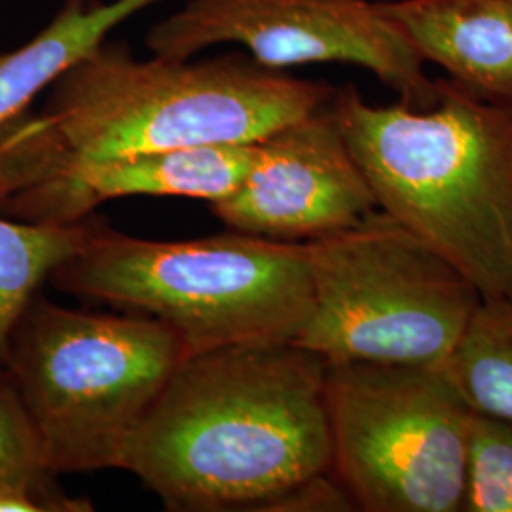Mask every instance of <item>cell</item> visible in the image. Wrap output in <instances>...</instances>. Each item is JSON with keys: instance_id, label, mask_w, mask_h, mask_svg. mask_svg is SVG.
Returning <instances> with one entry per match:
<instances>
[{"instance_id": "1", "label": "cell", "mask_w": 512, "mask_h": 512, "mask_svg": "<svg viewBox=\"0 0 512 512\" xmlns=\"http://www.w3.org/2000/svg\"><path fill=\"white\" fill-rule=\"evenodd\" d=\"M327 366L294 342L186 357L122 469L167 511H348L332 475Z\"/></svg>"}, {"instance_id": "2", "label": "cell", "mask_w": 512, "mask_h": 512, "mask_svg": "<svg viewBox=\"0 0 512 512\" xmlns=\"http://www.w3.org/2000/svg\"><path fill=\"white\" fill-rule=\"evenodd\" d=\"M334 88L232 54L192 61L101 42L0 129V175L209 145H251L329 103Z\"/></svg>"}, {"instance_id": "3", "label": "cell", "mask_w": 512, "mask_h": 512, "mask_svg": "<svg viewBox=\"0 0 512 512\" xmlns=\"http://www.w3.org/2000/svg\"><path fill=\"white\" fill-rule=\"evenodd\" d=\"M378 209L452 262L482 298L512 302V103L440 80L427 109L332 97Z\"/></svg>"}, {"instance_id": "4", "label": "cell", "mask_w": 512, "mask_h": 512, "mask_svg": "<svg viewBox=\"0 0 512 512\" xmlns=\"http://www.w3.org/2000/svg\"><path fill=\"white\" fill-rule=\"evenodd\" d=\"M50 279L65 293L162 321L179 334L186 357L294 342L313 308L306 243L236 230L152 241L95 224Z\"/></svg>"}, {"instance_id": "5", "label": "cell", "mask_w": 512, "mask_h": 512, "mask_svg": "<svg viewBox=\"0 0 512 512\" xmlns=\"http://www.w3.org/2000/svg\"><path fill=\"white\" fill-rule=\"evenodd\" d=\"M186 359L150 315L71 310L35 296L10 336L6 374L57 475L122 469L148 410Z\"/></svg>"}, {"instance_id": "6", "label": "cell", "mask_w": 512, "mask_h": 512, "mask_svg": "<svg viewBox=\"0 0 512 512\" xmlns=\"http://www.w3.org/2000/svg\"><path fill=\"white\" fill-rule=\"evenodd\" d=\"M313 308L296 346L327 363L444 365L482 294L384 211L306 241Z\"/></svg>"}, {"instance_id": "7", "label": "cell", "mask_w": 512, "mask_h": 512, "mask_svg": "<svg viewBox=\"0 0 512 512\" xmlns=\"http://www.w3.org/2000/svg\"><path fill=\"white\" fill-rule=\"evenodd\" d=\"M332 475L355 509L461 512L473 410L442 365L329 363Z\"/></svg>"}, {"instance_id": "8", "label": "cell", "mask_w": 512, "mask_h": 512, "mask_svg": "<svg viewBox=\"0 0 512 512\" xmlns=\"http://www.w3.org/2000/svg\"><path fill=\"white\" fill-rule=\"evenodd\" d=\"M236 44L262 67L340 63L361 67L414 109L431 107L440 80L425 73L382 0H188L150 29L148 50L190 59L205 48Z\"/></svg>"}, {"instance_id": "9", "label": "cell", "mask_w": 512, "mask_h": 512, "mask_svg": "<svg viewBox=\"0 0 512 512\" xmlns=\"http://www.w3.org/2000/svg\"><path fill=\"white\" fill-rule=\"evenodd\" d=\"M211 211L230 230L306 243L359 224L378 202L330 99L255 143L245 177Z\"/></svg>"}, {"instance_id": "10", "label": "cell", "mask_w": 512, "mask_h": 512, "mask_svg": "<svg viewBox=\"0 0 512 512\" xmlns=\"http://www.w3.org/2000/svg\"><path fill=\"white\" fill-rule=\"evenodd\" d=\"M253 160L255 143L42 165L0 175V213L23 222L73 226L101 203L129 196H184L213 203L241 183Z\"/></svg>"}, {"instance_id": "11", "label": "cell", "mask_w": 512, "mask_h": 512, "mask_svg": "<svg viewBox=\"0 0 512 512\" xmlns=\"http://www.w3.org/2000/svg\"><path fill=\"white\" fill-rule=\"evenodd\" d=\"M425 63L459 88L512 103V0H382Z\"/></svg>"}, {"instance_id": "12", "label": "cell", "mask_w": 512, "mask_h": 512, "mask_svg": "<svg viewBox=\"0 0 512 512\" xmlns=\"http://www.w3.org/2000/svg\"><path fill=\"white\" fill-rule=\"evenodd\" d=\"M164 0H65L55 18L23 46L0 54V129L23 112L110 31Z\"/></svg>"}, {"instance_id": "13", "label": "cell", "mask_w": 512, "mask_h": 512, "mask_svg": "<svg viewBox=\"0 0 512 512\" xmlns=\"http://www.w3.org/2000/svg\"><path fill=\"white\" fill-rule=\"evenodd\" d=\"M442 366L473 412L512 423V302L482 298Z\"/></svg>"}, {"instance_id": "14", "label": "cell", "mask_w": 512, "mask_h": 512, "mask_svg": "<svg viewBox=\"0 0 512 512\" xmlns=\"http://www.w3.org/2000/svg\"><path fill=\"white\" fill-rule=\"evenodd\" d=\"M88 224H35L0 213V370L6 368L10 336L44 279L80 249Z\"/></svg>"}, {"instance_id": "15", "label": "cell", "mask_w": 512, "mask_h": 512, "mask_svg": "<svg viewBox=\"0 0 512 512\" xmlns=\"http://www.w3.org/2000/svg\"><path fill=\"white\" fill-rule=\"evenodd\" d=\"M461 512H512V423L473 412Z\"/></svg>"}, {"instance_id": "16", "label": "cell", "mask_w": 512, "mask_h": 512, "mask_svg": "<svg viewBox=\"0 0 512 512\" xmlns=\"http://www.w3.org/2000/svg\"><path fill=\"white\" fill-rule=\"evenodd\" d=\"M54 478L44 463L37 429L6 370H0V488H54Z\"/></svg>"}]
</instances>
